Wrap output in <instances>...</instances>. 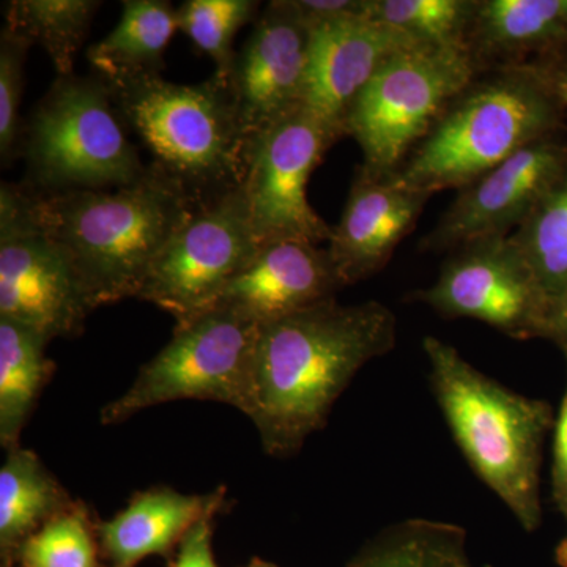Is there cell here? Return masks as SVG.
Listing matches in <instances>:
<instances>
[{"mask_svg": "<svg viewBox=\"0 0 567 567\" xmlns=\"http://www.w3.org/2000/svg\"><path fill=\"white\" fill-rule=\"evenodd\" d=\"M481 567H492L491 565H484V566H481Z\"/></svg>", "mask_w": 567, "mask_h": 567, "instance_id": "cell-37", "label": "cell"}, {"mask_svg": "<svg viewBox=\"0 0 567 567\" xmlns=\"http://www.w3.org/2000/svg\"><path fill=\"white\" fill-rule=\"evenodd\" d=\"M259 323L213 306L175 323L173 339L142 365L133 385L102 410V423L128 420L166 402L215 401L246 413Z\"/></svg>", "mask_w": 567, "mask_h": 567, "instance_id": "cell-8", "label": "cell"}, {"mask_svg": "<svg viewBox=\"0 0 567 567\" xmlns=\"http://www.w3.org/2000/svg\"><path fill=\"white\" fill-rule=\"evenodd\" d=\"M398 341V320L379 301L336 298L259 324L245 415L265 453L290 457L327 424L341 394L365 364Z\"/></svg>", "mask_w": 567, "mask_h": 567, "instance_id": "cell-1", "label": "cell"}, {"mask_svg": "<svg viewBox=\"0 0 567 567\" xmlns=\"http://www.w3.org/2000/svg\"><path fill=\"white\" fill-rule=\"evenodd\" d=\"M344 287L327 248L300 240L278 241L260 246L213 306L262 324L336 298Z\"/></svg>", "mask_w": 567, "mask_h": 567, "instance_id": "cell-16", "label": "cell"}, {"mask_svg": "<svg viewBox=\"0 0 567 567\" xmlns=\"http://www.w3.org/2000/svg\"><path fill=\"white\" fill-rule=\"evenodd\" d=\"M555 558H557L558 566L567 567V536L559 543Z\"/></svg>", "mask_w": 567, "mask_h": 567, "instance_id": "cell-34", "label": "cell"}, {"mask_svg": "<svg viewBox=\"0 0 567 567\" xmlns=\"http://www.w3.org/2000/svg\"><path fill=\"white\" fill-rule=\"evenodd\" d=\"M99 74L58 76L22 133L25 185L41 194L106 192L140 182L148 164Z\"/></svg>", "mask_w": 567, "mask_h": 567, "instance_id": "cell-6", "label": "cell"}, {"mask_svg": "<svg viewBox=\"0 0 567 567\" xmlns=\"http://www.w3.org/2000/svg\"><path fill=\"white\" fill-rule=\"evenodd\" d=\"M69 492L25 447L7 451L0 468V555L11 561L21 544L73 503Z\"/></svg>", "mask_w": 567, "mask_h": 567, "instance_id": "cell-19", "label": "cell"}, {"mask_svg": "<svg viewBox=\"0 0 567 567\" xmlns=\"http://www.w3.org/2000/svg\"><path fill=\"white\" fill-rule=\"evenodd\" d=\"M196 208L153 163L123 188L35 192L40 226L69 252L96 308L140 297L153 264Z\"/></svg>", "mask_w": 567, "mask_h": 567, "instance_id": "cell-2", "label": "cell"}, {"mask_svg": "<svg viewBox=\"0 0 567 567\" xmlns=\"http://www.w3.org/2000/svg\"><path fill=\"white\" fill-rule=\"evenodd\" d=\"M303 110L344 136L350 104L398 52L417 41L368 17H344L309 25Z\"/></svg>", "mask_w": 567, "mask_h": 567, "instance_id": "cell-15", "label": "cell"}, {"mask_svg": "<svg viewBox=\"0 0 567 567\" xmlns=\"http://www.w3.org/2000/svg\"><path fill=\"white\" fill-rule=\"evenodd\" d=\"M468 48H409L398 52L358 93L344 117L363 152L361 171L372 178L398 173L475 76Z\"/></svg>", "mask_w": 567, "mask_h": 567, "instance_id": "cell-7", "label": "cell"}, {"mask_svg": "<svg viewBox=\"0 0 567 567\" xmlns=\"http://www.w3.org/2000/svg\"><path fill=\"white\" fill-rule=\"evenodd\" d=\"M309 40L293 0H274L254 21L227 80L248 141L303 107Z\"/></svg>", "mask_w": 567, "mask_h": 567, "instance_id": "cell-13", "label": "cell"}, {"mask_svg": "<svg viewBox=\"0 0 567 567\" xmlns=\"http://www.w3.org/2000/svg\"><path fill=\"white\" fill-rule=\"evenodd\" d=\"M48 344L32 328L0 317V445L6 451L21 446L22 429L54 375Z\"/></svg>", "mask_w": 567, "mask_h": 567, "instance_id": "cell-21", "label": "cell"}, {"mask_svg": "<svg viewBox=\"0 0 567 567\" xmlns=\"http://www.w3.org/2000/svg\"><path fill=\"white\" fill-rule=\"evenodd\" d=\"M347 567H476L465 529L450 522L406 518L380 532Z\"/></svg>", "mask_w": 567, "mask_h": 567, "instance_id": "cell-23", "label": "cell"}, {"mask_svg": "<svg viewBox=\"0 0 567 567\" xmlns=\"http://www.w3.org/2000/svg\"><path fill=\"white\" fill-rule=\"evenodd\" d=\"M213 516L204 517L186 536L171 559L169 567H219L213 554Z\"/></svg>", "mask_w": 567, "mask_h": 567, "instance_id": "cell-30", "label": "cell"}, {"mask_svg": "<svg viewBox=\"0 0 567 567\" xmlns=\"http://www.w3.org/2000/svg\"><path fill=\"white\" fill-rule=\"evenodd\" d=\"M69 252L40 226L35 192L25 183L0 186V317L48 341L74 338L96 311Z\"/></svg>", "mask_w": 567, "mask_h": 567, "instance_id": "cell-9", "label": "cell"}, {"mask_svg": "<svg viewBox=\"0 0 567 567\" xmlns=\"http://www.w3.org/2000/svg\"><path fill=\"white\" fill-rule=\"evenodd\" d=\"M256 0H186L177 9L178 31L215 62V74L229 80L237 33L259 17Z\"/></svg>", "mask_w": 567, "mask_h": 567, "instance_id": "cell-28", "label": "cell"}, {"mask_svg": "<svg viewBox=\"0 0 567 567\" xmlns=\"http://www.w3.org/2000/svg\"><path fill=\"white\" fill-rule=\"evenodd\" d=\"M178 31L177 9L166 0H123L117 25L87 51L93 73L162 74L164 52Z\"/></svg>", "mask_w": 567, "mask_h": 567, "instance_id": "cell-20", "label": "cell"}, {"mask_svg": "<svg viewBox=\"0 0 567 567\" xmlns=\"http://www.w3.org/2000/svg\"><path fill=\"white\" fill-rule=\"evenodd\" d=\"M224 488L188 495L173 487L137 492L121 513L96 524L102 558L111 567H136L148 557L174 558L189 532L204 517L221 511Z\"/></svg>", "mask_w": 567, "mask_h": 567, "instance_id": "cell-18", "label": "cell"}, {"mask_svg": "<svg viewBox=\"0 0 567 567\" xmlns=\"http://www.w3.org/2000/svg\"><path fill=\"white\" fill-rule=\"evenodd\" d=\"M339 137L303 107L249 137L241 189L259 248L287 240H330L331 227L309 204L308 183Z\"/></svg>", "mask_w": 567, "mask_h": 567, "instance_id": "cell-10", "label": "cell"}, {"mask_svg": "<svg viewBox=\"0 0 567 567\" xmlns=\"http://www.w3.org/2000/svg\"><path fill=\"white\" fill-rule=\"evenodd\" d=\"M423 349L436 404L466 464L525 532H535L550 406L496 382L442 339L427 336Z\"/></svg>", "mask_w": 567, "mask_h": 567, "instance_id": "cell-3", "label": "cell"}, {"mask_svg": "<svg viewBox=\"0 0 567 567\" xmlns=\"http://www.w3.org/2000/svg\"><path fill=\"white\" fill-rule=\"evenodd\" d=\"M511 238L551 306L567 292V173L540 197Z\"/></svg>", "mask_w": 567, "mask_h": 567, "instance_id": "cell-25", "label": "cell"}, {"mask_svg": "<svg viewBox=\"0 0 567 567\" xmlns=\"http://www.w3.org/2000/svg\"><path fill=\"white\" fill-rule=\"evenodd\" d=\"M566 173L567 155L558 144L547 137L532 142L462 188L421 249L456 251L483 238L511 235Z\"/></svg>", "mask_w": 567, "mask_h": 567, "instance_id": "cell-14", "label": "cell"}, {"mask_svg": "<svg viewBox=\"0 0 567 567\" xmlns=\"http://www.w3.org/2000/svg\"><path fill=\"white\" fill-rule=\"evenodd\" d=\"M473 10L472 0H369L368 18L424 47L468 48Z\"/></svg>", "mask_w": 567, "mask_h": 567, "instance_id": "cell-26", "label": "cell"}, {"mask_svg": "<svg viewBox=\"0 0 567 567\" xmlns=\"http://www.w3.org/2000/svg\"><path fill=\"white\" fill-rule=\"evenodd\" d=\"M130 132L152 162L182 186L197 207L240 188L248 134L229 82L213 73L197 84L162 74L100 76Z\"/></svg>", "mask_w": 567, "mask_h": 567, "instance_id": "cell-4", "label": "cell"}, {"mask_svg": "<svg viewBox=\"0 0 567 567\" xmlns=\"http://www.w3.org/2000/svg\"><path fill=\"white\" fill-rule=\"evenodd\" d=\"M102 6L99 0H11L6 28L43 48L58 76H70Z\"/></svg>", "mask_w": 567, "mask_h": 567, "instance_id": "cell-24", "label": "cell"}, {"mask_svg": "<svg viewBox=\"0 0 567 567\" xmlns=\"http://www.w3.org/2000/svg\"><path fill=\"white\" fill-rule=\"evenodd\" d=\"M431 196L363 171L352 183L327 249L346 287L379 274L399 244L412 233Z\"/></svg>", "mask_w": 567, "mask_h": 567, "instance_id": "cell-17", "label": "cell"}, {"mask_svg": "<svg viewBox=\"0 0 567 567\" xmlns=\"http://www.w3.org/2000/svg\"><path fill=\"white\" fill-rule=\"evenodd\" d=\"M546 336L557 338L558 341L567 339V292L550 306L547 317Z\"/></svg>", "mask_w": 567, "mask_h": 567, "instance_id": "cell-32", "label": "cell"}, {"mask_svg": "<svg viewBox=\"0 0 567 567\" xmlns=\"http://www.w3.org/2000/svg\"><path fill=\"white\" fill-rule=\"evenodd\" d=\"M100 557L102 548L91 511L74 499L29 536L11 561L20 567H100Z\"/></svg>", "mask_w": 567, "mask_h": 567, "instance_id": "cell-27", "label": "cell"}, {"mask_svg": "<svg viewBox=\"0 0 567 567\" xmlns=\"http://www.w3.org/2000/svg\"><path fill=\"white\" fill-rule=\"evenodd\" d=\"M567 43V0H480L468 48L491 55H516Z\"/></svg>", "mask_w": 567, "mask_h": 567, "instance_id": "cell-22", "label": "cell"}, {"mask_svg": "<svg viewBox=\"0 0 567 567\" xmlns=\"http://www.w3.org/2000/svg\"><path fill=\"white\" fill-rule=\"evenodd\" d=\"M245 567H278L274 565V563L265 561L262 558H254L251 561H249V565H246Z\"/></svg>", "mask_w": 567, "mask_h": 567, "instance_id": "cell-35", "label": "cell"}, {"mask_svg": "<svg viewBox=\"0 0 567 567\" xmlns=\"http://www.w3.org/2000/svg\"><path fill=\"white\" fill-rule=\"evenodd\" d=\"M0 567H20L17 565V563L13 561H2V566Z\"/></svg>", "mask_w": 567, "mask_h": 567, "instance_id": "cell-36", "label": "cell"}, {"mask_svg": "<svg viewBox=\"0 0 567 567\" xmlns=\"http://www.w3.org/2000/svg\"><path fill=\"white\" fill-rule=\"evenodd\" d=\"M557 102L546 74L537 70L514 66L480 84L472 82L393 177L431 197L465 188L547 137L557 122Z\"/></svg>", "mask_w": 567, "mask_h": 567, "instance_id": "cell-5", "label": "cell"}, {"mask_svg": "<svg viewBox=\"0 0 567 567\" xmlns=\"http://www.w3.org/2000/svg\"><path fill=\"white\" fill-rule=\"evenodd\" d=\"M257 251L240 186L194 210L153 264L137 300L169 312L175 323L185 322L210 309Z\"/></svg>", "mask_w": 567, "mask_h": 567, "instance_id": "cell-11", "label": "cell"}, {"mask_svg": "<svg viewBox=\"0 0 567 567\" xmlns=\"http://www.w3.org/2000/svg\"><path fill=\"white\" fill-rule=\"evenodd\" d=\"M413 300L445 319H473L513 339L546 336L550 301L511 235L456 249Z\"/></svg>", "mask_w": 567, "mask_h": 567, "instance_id": "cell-12", "label": "cell"}, {"mask_svg": "<svg viewBox=\"0 0 567 567\" xmlns=\"http://www.w3.org/2000/svg\"><path fill=\"white\" fill-rule=\"evenodd\" d=\"M32 43L9 28L0 33V158L9 166L22 155L21 121L25 61Z\"/></svg>", "mask_w": 567, "mask_h": 567, "instance_id": "cell-29", "label": "cell"}, {"mask_svg": "<svg viewBox=\"0 0 567 567\" xmlns=\"http://www.w3.org/2000/svg\"><path fill=\"white\" fill-rule=\"evenodd\" d=\"M563 349L567 358V339H563ZM555 440H554V466H551V484H554L555 502L559 509L567 514V388L565 398L557 420H555Z\"/></svg>", "mask_w": 567, "mask_h": 567, "instance_id": "cell-31", "label": "cell"}, {"mask_svg": "<svg viewBox=\"0 0 567 567\" xmlns=\"http://www.w3.org/2000/svg\"><path fill=\"white\" fill-rule=\"evenodd\" d=\"M547 81L558 102L567 107V71H558V73L547 76Z\"/></svg>", "mask_w": 567, "mask_h": 567, "instance_id": "cell-33", "label": "cell"}]
</instances>
